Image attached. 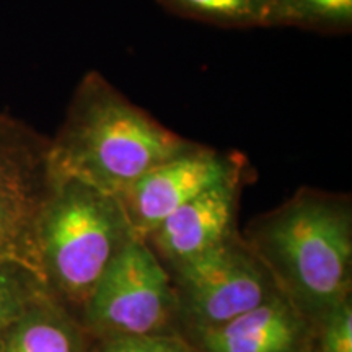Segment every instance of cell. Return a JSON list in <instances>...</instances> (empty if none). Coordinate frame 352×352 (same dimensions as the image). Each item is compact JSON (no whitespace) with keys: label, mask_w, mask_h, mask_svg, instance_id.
<instances>
[{"label":"cell","mask_w":352,"mask_h":352,"mask_svg":"<svg viewBox=\"0 0 352 352\" xmlns=\"http://www.w3.org/2000/svg\"><path fill=\"white\" fill-rule=\"evenodd\" d=\"M2 352H82V336L64 303L50 292L13 327Z\"/></svg>","instance_id":"10"},{"label":"cell","mask_w":352,"mask_h":352,"mask_svg":"<svg viewBox=\"0 0 352 352\" xmlns=\"http://www.w3.org/2000/svg\"><path fill=\"white\" fill-rule=\"evenodd\" d=\"M171 12L222 26H270L272 0H158Z\"/></svg>","instance_id":"12"},{"label":"cell","mask_w":352,"mask_h":352,"mask_svg":"<svg viewBox=\"0 0 352 352\" xmlns=\"http://www.w3.org/2000/svg\"><path fill=\"white\" fill-rule=\"evenodd\" d=\"M199 334L204 352H302L308 321L276 294L263 305Z\"/></svg>","instance_id":"9"},{"label":"cell","mask_w":352,"mask_h":352,"mask_svg":"<svg viewBox=\"0 0 352 352\" xmlns=\"http://www.w3.org/2000/svg\"><path fill=\"white\" fill-rule=\"evenodd\" d=\"M195 144L131 103L100 72H88L59 132L50 139V175L78 179L118 197Z\"/></svg>","instance_id":"2"},{"label":"cell","mask_w":352,"mask_h":352,"mask_svg":"<svg viewBox=\"0 0 352 352\" xmlns=\"http://www.w3.org/2000/svg\"><path fill=\"white\" fill-rule=\"evenodd\" d=\"M94 328L113 338L160 333L176 311L170 272L147 241L134 236L113 259L85 302Z\"/></svg>","instance_id":"5"},{"label":"cell","mask_w":352,"mask_h":352,"mask_svg":"<svg viewBox=\"0 0 352 352\" xmlns=\"http://www.w3.org/2000/svg\"><path fill=\"white\" fill-rule=\"evenodd\" d=\"M176 310L199 331L217 328L267 302L279 290L245 240L222 243L171 266Z\"/></svg>","instance_id":"4"},{"label":"cell","mask_w":352,"mask_h":352,"mask_svg":"<svg viewBox=\"0 0 352 352\" xmlns=\"http://www.w3.org/2000/svg\"><path fill=\"white\" fill-rule=\"evenodd\" d=\"M47 152L50 139L0 113V261H21L38 272L34 223L50 186Z\"/></svg>","instance_id":"6"},{"label":"cell","mask_w":352,"mask_h":352,"mask_svg":"<svg viewBox=\"0 0 352 352\" xmlns=\"http://www.w3.org/2000/svg\"><path fill=\"white\" fill-rule=\"evenodd\" d=\"M243 179L241 168L170 214L145 239L158 259L175 266L232 236Z\"/></svg>","instance_id":"8"},{"label":"cell","mask_w":352,"mask_h":352,"mask_svg":"<svg viewBox=\"0 0 352 352\" xmlns=\"http://www.w3.org/2000/svg\"><path fill=\"white\" fill-rule=\"evenodd\" d=\"M320 352H352L351 298L336 307L323 321Z\"/></svg>","instance_id":"14"},{"label":"cell","mask_w":352,"mask_h":352,"mask_svg":"<svg viewBox=\"0 0 352 352\" xmlns=\"http://www.w3.org/2000/svg\"><path fill=\"white\" fill-rule=\"evenodd\" d=\"M246 245L307 321L351 298L352 209L347 196L300 189L248 228Z\"/></svg>","instance_id":"1"},{"label":"cell","mask_w":352,"mask_h":352,"mask_svg":"<svg viewBox=\"0 0 352 352\" xmlns=\"http://www.w3.org/2000/svg\"><path fill=\"white\" fill-rule=\"evenodd\" d=\"M50 292L32 266L12 259L0 261V352L21 316Z\"/></svg>","instance_id":"11"},{"label":"cell","mask_w":352,"mask_h":352,"mask_svg":"<svg viewBox=\"0 0 352 352\" xmlns=\"http://www.w3.org/2000/svg\"><path fill=\"white\" fill-rule=\"evenodd\" d=\"M271 25L347 32L352 26V0H272Z\"/></svg>","instance_id":"13"},{"label":"cell","mask_w":352,"mask_h":352,"mask_svg":"<svg viewBox=\"0 0 352 352\" xmlns=\"http://www.w3.org/2000/svg\"><path fill=\"white\" fill-rule=\"evenodd\" d=\"M134 236L116 197L78 179L50 175L34 223V250L44 284L56 298L85 305Z\"/></svg>","instance_id":"3"},{"label":"cell","mask_w":352,"mask_h":352,"mask_svg":"<svg viewBox=\"0 0 352 352\" xmlns=\"http://www.w3.org/2000/svg\"><path fill=\"white\" fill-rule=\"evenodd\" d=\"M241 168V158L195 144L140 176L116 199L134 235L145 240L176 209Z\"/></svg>","instance_id":"7"},{"label":"cell","mask_w":352,"mask_h":352,"mask_svg":"<svg viewBox=\"0 0 352 352\" xmlns=\"http://www.w3.org/2000/svg\"><path fill=\"white\" fill-rule=\"evenodd\" d=\"M103 352H192L189 346L176 338L165 334H145V336L111 338Z\"/></svg>","instance_id":"15"}]
</instances>
